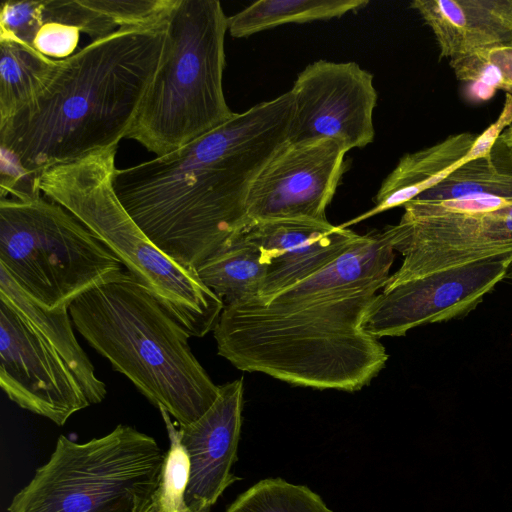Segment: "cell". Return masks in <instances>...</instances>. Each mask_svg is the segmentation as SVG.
<instances>
[{"mask_svg":"<svg viewBox=\"0 0 512 512\" xmlns=\"http://www.w3.org/2000/svg\"><path fill=\"white\" fill-rule=\"evenodd\" d=\"M394 258L387 228L373 231L292 286L225 305L213 330L218 354L291 385L360 390L388 360L363 322Z\"/></svg>","mask_w":512,"mask_h":512,"instance_id":"6da1fadb","label":"cell"},{"mask_svg":"<svg viewBox=\"0 0 512 512\" xmlns=\"http://www.w3.org/2000/svg\"><path fill=\"white\" fill-rule=\"evenodd\" d=\"M289 91L167 155L116 169L125 210L169 258L194 270L248 226L250 187L287 142Z\"/></svg>","mask_w":512,"mask_h":512,"instance_id":"7a4b0ae2","label":"cell"},{"mask_svg":"<svg viewBox=\"0 0 512 512\" xmlns=\"http://www.w3.org/2000/svg\"><path fill=\"white\" fill-rule=\"evenodd\" d=\"M165 35L166 22L120 28L58 60L45 86L0 123L1 197L39 193L35 183L45 170L118 146L159 65Z\"/></svg>","mask_w":512,"mask_h":512,"instance_id":"3957f363","label":"cell"},{"mask_svg":"<svg viewBox=\"0 0 512 512\" xmlns=\"http://www.w3.org/2000/svg\"><path fill=\"white\" fill-rule=\"evenodd\" d=\"M69 314L87 343L179 426L217 399L219 386L194 356L189 333L127 270L75 298Z\"/></svg>","mask_w":512,"mask_h":512,"instance_id":"277c9868","label":"cell"},{"mask_svg":"<svg viewBox=\"0 0 512 512\" xmlns=\"http://www.w3.org/2000/svg\"><path fill=\"white\" fill-rule=\"evenodd\" d=\"M227 32L218 0L175 1L159 65L124 139L160 157L234 115L223 91Z\"/></svg>","mask_w":512,"mask_h":512,"instance_id":"5b68a950","label":"cell"},{"mask_svg":"<svg viewBox=\"0 0 512 512\" xmlns=\"http://www.w3.org/2000/svg\"><path fill=\"white\" fill-rule=\"evenodd\" d=\"M117 148L45 170L36 187L96 235L191 337H203L214 330L224 303L196 271L164 254L125 210L114 189Z\"/></svg>","mask_w":512,"mask_h":512,"instance_id":"8992f818","label":"cell"},{"mask_svg":"<svg viewBox=\"0 0 512 512\" xmlns=\"http://www.w3.org/2000/svg\"><path fill=\"white\" fill-rule=\"evenodd\" d=\"M166 453L155 439L119 424L85 443L60 435L49 460L8 512H146Z\"/></svg>","mask_w":512,"mask_h":512,"instance_id":"52a82bcc","label":"cell"},{"mask_svg":"<svg viewBox=\"0 0 512 512\" xmlns=\"http://www.w3.org/2000/svg\"><path fill=\"white\" fill-rule=\"evenodd\" d=\"M0 267L38 304L68 307L120 272V259L71 212L41 193L1 197Z\"/></svg>","mask_w":512,"mask_h":512,"instance_id":"ba28073f","label":"cell"},{"mask_svg":"<svg viewBox=\"0 0 512 512\" xmlns=\"http://www.w3.org/2000/svg\"><path fill=\"white\" fill-rule=\"evenodd\" d=\"M386 228L403 261L383 289L512 252V199L480 194L411 200L399 223Z\"/></svg>","mask_w":512,"mask_h":512,"instance_id":"9c48e42d","label":"cell"},{"mask_svg":"<svg viewBox=\"0 0 512 512\" xmlns=\"http://www.w3.org/2000/svg\"><path fill=\"white\" fill-rule=\"evenodd\" d=\"M373 79L356 62L318 60L307 65L289 90L287 142L333 140L348 152L372 143L378 98Z\"/></svg>","mask_w":512,"mask_h":512,"instance_id":"30bf717a","label":"cell"},{"mask_svg":"<svg viewBox=\"0 0 512 512\" xmlns=\"http://www.w3.org/2000/svg\"><path fill=\"white\" fill-rule=\"evenodd\" d=\"M511 268L512 252H508L383 289L372 302L363 329L379 339L465 317Z\"/></svg>","mask_w":512,"mask_h":512,"instance_id":"8fae6325","label":"cell"},{"mask_svg":"<svg viewBox=\"0 0 512 512\" xmlns=\"http://www.w3.org/2000/svg\"><path fill=\"white\" fill-rule=\"evenodd\" d=\"M0 386L19 407L59 426L91 406L62 357L3 296Z\"/></svg>","mask_w":512,"mask_h":512,"instance_id":"7c38bea8","label":"cell"},{"mask_svg":"<svg viewBox=\"0 0 512 512\" xmlns=\"http://www.w3.org/2000/svg\"><path fill=\"white\" fill-rule=\"evenodd\" d=\"M348 151L333 140L286 142L253 181L247 223L274 219L327 221Z\"/></svg>","mask_w":512,"mask_h":512,"instance_id":"4fadbf2b","label":"cell"},{"mask_svg":"<svg viewBox=\"0 0 512 512\" xmlns=\"http://www.w3.org/2000/svg\"><path fill=\"white\" fill-rule=\"evenodd\" d=\"M243 402V379L225 383L198 420L178 429L189 459L185 500L193 512H210L224 490L240 480L231 467L237 460Z\"/></svg>","mask_w":512,"mask_h":512,"instance_id":"5bb4252c","label":"cell"},{"mask_svg":"<svg viewBox=\"0 0 512 512\" xmlns=\"http://www.w3.org/2000/svg\"><path fill=\"white\" fill-rule=\"evenodd\" d=\"M260 246L269 269L259 297H270L315 274L342 255L359 234L328 221L274 219L248 224L242 232Z\"/></svg>","mask_w":512,"mask_h":512,"instance_id":"9a60e30c","label":"cell"},{"mask_svg":"<svg viewBox=\"0 0 512 512\" xmlns=\"http://www.w3.org/2000/svg\"><path fill=\"white\" fill-rule=\"evenodd\" d=\"M410 6L432 30L440 59L512 47V0H415Z\"/></svg>","mask_w":512,"mask_h":512,"instance_id":"2e32d148","label":"cell"},{"mask_svg":"<svg viewBox=\"0 0 512 512\" xmlns=\"http://www.w3.org/2000/svg\"><path fill=\"white\" fill-rule=\"evenodd\" d=\"M477 135L462 132L413 153L405 154L385 178L369 211L341 224L348 228L369 217L405 205L424 191L434 187L465 163Z\"/></svg>","mask_w":512,"mask_h":512,"instance_id":"e0dca14e","label":"cell"},{"mask_svg":"<svg viewBox=\"0 0 512 512\" xmlns=\"http://www.w3.org/2000/svg\"><path fill=\"white\" fill-rule=\"evenodd\" d=\"M0 296L10 301L62 357L90 405L101 403L107 394L106 385L95 375L92 362L77 341L69 308L49 309L38 304L19 288L2 267H0Z\"/></svg>","mask_w":512,"mask_h":512,"instance_id":"ac0fdd59","label":"cell"},{"mask_svg":"<svg viewBox=\"0 0 512 512\" xmlns=\"http://www.w3.org/2000/svg\"><path fill=\"white\" fill-rule=\"evenodd\" d=\"M268 269L265 251L240 233L200 265L196 273L225 306L259 296Z\"/></svg>","mask_w":512,"mask_h":512,"instance_id":"d6986e66","label":"cell"},{"mask_svg":"<svg viewBox=\"0 0 512 512\" xmlns=\"http://www.w3.org/2000/svg\"><path fill=\"white\" fill-rule=\"evenodd\" d=\"M368 3L367 0H258L228 17V32L234 38H246L288 23L340 18Z\"/></svg>","mask_w":512,"mask_h":512,"instance_id":"ffe728a7","label":"cell"},{"mask_svg":"<svg viewBox=\"0 0 512 512\" xmlns=\"http://www.w3.org/2000/svg\"><path fill=\"white\" fill-rule=\"evenodd\" d=\"M58 60L32 46L0 35V123L29 102L49 81Z\"/></svg>","mask_w":512,"mask_h":512,"instance_id":"44dd1931","label":"cell"},{"mask_svg":"<svg viewBox=\"0 0 512 512\" xmlns=\"http://www.w3.org/2000/svg\"><path fill=\"white\" fill-rule=\"evenodd\" d=\"M480 194L512 199V159L497 141L488 155L465 162L413 200L441 201Z\"/></svg>","mask_w":512,"mask_h":512,"instance_id":"7402d4cb","label":"cell"},{"mask_svg":"<svg viewBox=\"0 0 512 512\" xmlns=\"http://www.w3.org/2000/svg\"><path fill=\"white\" fill-rule=\"evenodd\" d=\"M226 512H332L321 497L304 485L268 478L251 486Z\"/></svg>","mask_w":512,"mask_h":512,"instance_id":"603a6c76","label":"cell"},{"mask_svg":"<svg viewBox=\"0 0 512 512\" xmlns=\"http://www.w3.org/2000/svg\"><path fill=\"white\" fill-rule=\"evenodd\" d=\"M164 419L170 446L166 452L158 487L146 512H193L185 500L189 478L188 455L180 443L178 429L169 414L160 411Z\"/></svg>","mask_w":512,"mask_h":512,"instance_id":"cb8c5ba5","label":"cell"},{"mask_svg":"<svg viewBox=\"0 0 512 512\" xmlns=\"http://www.w3.org/2000/svg\"><path fill=\"white\" fill-rule=\"evenodd\" d=\"M449 65L458 80L471 85V97L487 100L502 89L500 69L482 51L451 59Z\"/></svg>","mask_w":512,"mask_h":512,"instance_id":"d4e9b609","label":"cell"},{"mask_svg":"<svg viewBox=\"0 0 512 512\" xmlns=\"http://www.w3.org/2000/svg\"><path fill=\"white\" fill-rule=\"evenodd\" d=\"M80 34L81 31L76 26L46 22L34 36L32 47L51 59H66L74 54Z\"/></svg>","mask_w":512,"mask_h":512,"instance_id":"484cf974","label":"cell"},{"mask_svg":"<svg viewBox=\"0 0 512 512\" xmlns=\"http://www.w3.org/2000/svg\"><path fill=\"white\" fill-rule=\"evenodd\" d=\"M512 125V94L506 93L504 108L497 119L479 135L468 153L465 162L488 155L498 137Z\"/></svg>","mask_w":512,"mask_h":512,"instance_id":"4316f807","label":"cell"},{"mask_svg":"<svg viewBox=\"0 0 512 512\" xmlns=\"http://www.w3.org/2000/svg\"><path fill=\"white\" fill-rule=\"evenodd\" d=\"M485 57L495 64L501 71L502 89L512 94V50L506 46H497L482 50Z\"/></svg>","mask_w":512,"mask_h":512,"instance_id":"83f0119b","label":"cell"},{"mask_svg":"<svg viewBox=\"0 0 512 512\" xmlns=\"http://www.w3.org/2000/svg\"><path fill=\"white\" fill-rule=\"evenodd\" d=\"M512 159V125L509 126L496 140Z\"/></svg>","mask_w":512,"mask_h":512,"instance_id":"f1b7e54d","label":"cell"},{"mask_svg":"<svg viewBox=\"0 0 512 512\" xmlns=\"http://www.w3.org/2000/svg\"><path fill=\"white\" fill-rule=\"evenodd\" d=\"M511 279H512V268H511Z\"/></svg>","mask_w":512,"mask_h":512,"instance_id":"f546056e","label":"cell"},{"mask_svg":"<svg viewBox=\"0 0 512 512\" xmlns=\"http://www.w3.org/2000/svg\"><path fill=\"white\" fill-rule=\"evenodd\" d=\"M507 47V46H506ZM512 50V47H509Z\"/></svg>","mask_w":512,"mask_h":512,"instance_id":"4dcf8cb0","label":"cell"}]
</instances>
